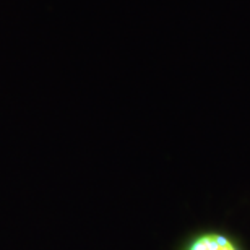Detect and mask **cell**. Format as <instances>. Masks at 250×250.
<instances>
[{"mask_svg": "<svg viewBox=\"0 0 250 250\" xmlns=\"http://www.w3.org/2000/svg\"><path fill=\"white\" fill-rule=\"evenodd\" d=\"M188 250H236V247L223 236H203L190 244Z\"/></svg>", "mask_w": 250, "mask_h": 250, "instance_id": "6da1fadb", "label": "cell"}]
</instances>
